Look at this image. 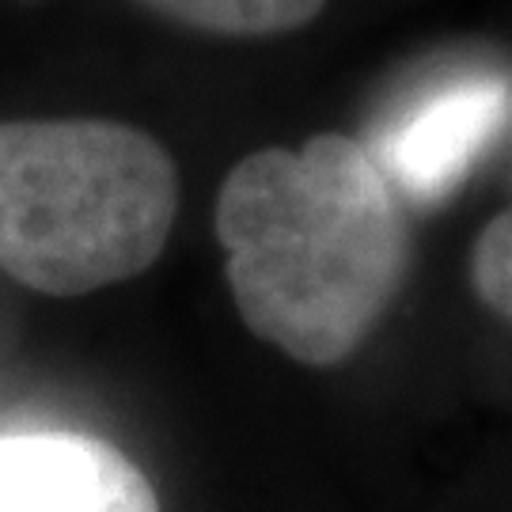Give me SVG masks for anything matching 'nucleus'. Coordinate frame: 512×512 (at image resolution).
Segmentation results:
<instances>
[{
  "label": "nucleus",
  "mask_w": 512,
  "mask_h": 512,
  "mask_svg": "<svg viewBox=\"0 0 512 512\" xmlns=\"http://www.w3.org/2000/svg\"><path fill=\"white\" fill-rule=\"evenodd\" d=\"M217 239L239 319L308 368L346 365L410 270L403 202L346 133L243 156L217 194Z\"/></svg>",
  "instance_id": "f257e3e1"
},
{
  "label": "nucleus",
  "mask_w": 512,
  "mask_h": 512,
  "mask_svg": "<svg viewBox=\"0 0 512 512\" xmlns=\"http://www.w3.org/2000/svg\"><path fill=\"white\" fill-rule=\"evenodd\" d=\"M156 16L205 35L266 38L308 27L327 0H141Z\"/></svg>",
  "instance_id": "39448f33"
},
{
  "label": "nucleus",
  "mask_w": 512,
  "mask_h": 512,
  "mask_svg": "<svg viewBox=\"0 0 512 512\" xmlns=\"http://www.w3.org/2000/svg\"><path fill=\"white\" fill-rule=\"evenodd\" d=\"M471 289L497 319L512 323V209L497 213L471 247Z\"/></svg>",
  "instance_id": "423d86ee"
},
{
  "label": "nucleus",
  "mask_w": 512,
  "mask_h": 512,
  "mask_svg": "<svg viewBox=\"0 0 512 512\" xmlns=\"http://www.w3.org/2000/svg\"><path fill=\"white\" fill-rule=\"evenodd\" d=\"M0 512H160L145 471L88 433H4Z\"/></svg>",
  "instance_id": "20e7f679"
},
{
  "label": "nucleus",
  "mask_w": 512,
  "mask_h": 512,
  "mask_svg": "<svg viewBox=\"0 0 512 512\" xmlns=\"http://www.w3.org/2000/svg\"><path fill=\"white\" fill-rule=\"evenodd\" d=\"M179 213L167 148L103 118L0 122V270L46 296L145 274Z\"/></svg>",
  "instance_id": "f03ea898"
},
{
  "label": "nucleus",
  "mask_w": 512,
  "mask_h": 512,
  "mask_svg": "<svg viewBox=\"0 0 512 512\" xmlns=\"http://www.w3.org/2000/svg\"><path fill=\"white\" fill-rule=\"evenodd\" d=\"M509 110L512 84L505 76H463L421 95L384 129L372 156L399 202L433 209L471 175L509 122Z\"/></svg>",
  "instance_id": "7ed1b4c3"
}]
</instances>
